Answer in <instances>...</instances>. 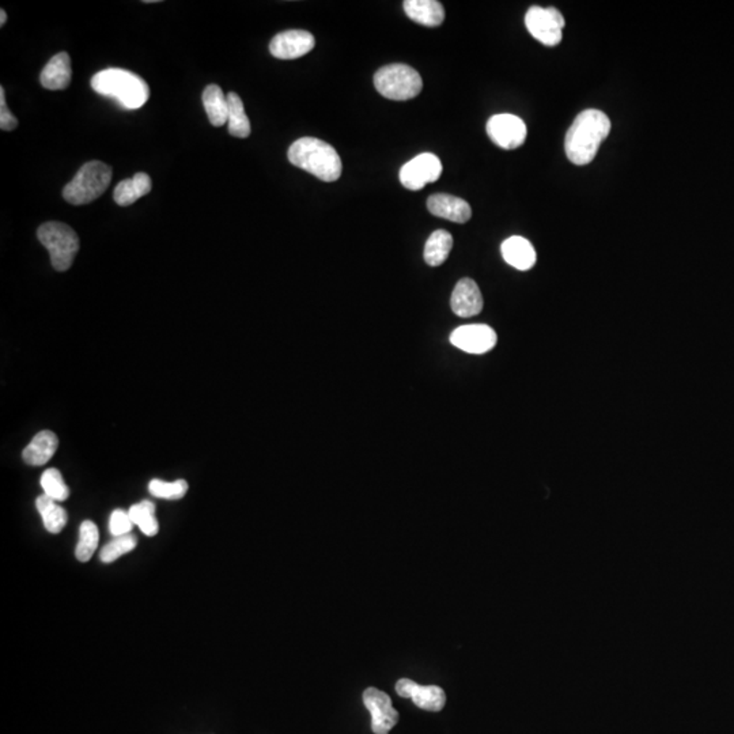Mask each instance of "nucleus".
<instances>
[{
  "mask_svg": "<svg viewBox=\"0 0 734 734\" xmlns=\"http://www.w3.org/2000/svg\"><path fill=\"white\" fill-rule=\"evenodd\" d=\"M611 132V120L598 109H586L572 121L567 131L564 150L574 165L590 163L598 155L601 144Z\"/></svg>",
  "mask_w": 734,
  "mask_h": 734,
  "instance_id": "1",
  "label": "nucleus"
},
{
  "mask_svg": "<svg viewBox=\"0 0 734 734\" xmlns=\"http://www.w3.org/2000/svg\"><path fill=\"white\" fill-rule=\"evenodd\" d=\"M287 155L293 165L321 181H336L342 174V160L336 150L316 137H301L290 146Z\"/></svg>",
  "mask_w": 734,
  "mask_h": 734,
  "instance_id": "2",
  "label": "nucleus"
},
{
  "mask_svg": "<svg viewBox=\"0 0 734 734\" xmlns=\"http://www.w3.org/2000/svg\"><path fill=\"white\" fill-rule=\"evenodd\" d=\"M92 87L101 96L115 99L127 109H139L150 99V87L144 79L123 68H107L92 78Z\"/></svg>",
  "mask_w": 734,
  "mask_h": 734,
  "instance_id": "3",
  "label": "nucleus"
},
{
  "mask_svg": "<svg viewBox=\"0 0 734 734\" xmlns=\"http://www.w3.org/2000/svg\"><path fill=\"white\" fill-rule=\"evenodd\" d=\"M112 181V168L100 161L84 163L63 189L66 202L73 205H89L105 194Z\"/></svg>",
  "mask_w": 734,
  "mask_h": 734,
  "instance_id": "4",
  "label": "nucleus"
},
{
  "mask_svg": "<svg viewBox=\"0 0 734 734\" xmlns=\"http://www.w3.org/2000/svg\"><path fill=\"white\" fill-rule=\"evenodd\" d=\"M374 86L385 99L408 101L421 94L424 81L415 68L406 65H389L377 71Z\"/></svg>",
  "mask_w": 734,
  "mask_h": 734,
  "instance_id": "5",
  "label": "nucleus"
},
{
  "mask_svg": "<svg viewBox=\"0 0 734 734\" xmlns=\"http://www.w3.org/2000/svg\"><path fill=\"white\" fill-rule=\"evenodd\" d=\"M39 242L48 249L52 266L65 272L73 266L79 250V237L74 229L62 222H47L37 231Z\"/></svg>",
  "mask_w": 734,
  "mask_h": 734,
  "instance_id": "6",
  "label": "nucleus"
},
{
  "mask_svg": "<svg viewBox=\"0 0 734 734\" xmlns=\"http://www.w3.org/2000/svg\"><path fill=\"white\" fill-rule=\"evenodd\" d=\"M525 25L538 42L546 47H556L562 41L566 21L555 7L532 6L525 15Z\"/></svg>",
  "mask_w": 734,
  "mask_h": 734,
  "instance_id": "7",
  "label": "nucleus"
},
{
  "mask_svg": "<svg viewBox=\"0 0 734 734\" xmlns=\"http://www.w3.org/2000/svg\"><path fill=\"white\" fill-rule=\"evenodd\" d=\"M442 174V163L437 155L424 153L412 158L401 168L400 182L409 191H419L427 184L437 181Z\"/></svg>",
  "mask_w": 734,
  "mask_h": 734,
  "instance_id": "8",
  "label": "nucleus"
},
{
  "mask_svg": "<svg viewBox=\"0 0 734 734\" xmlns=\"http://www.w3.org/2000/svg\"><path fill=\"white\" fill-rule=\"evenodd\" d=\"M487 134L496 146L504 150H514L525 144L528 131L524 120L519 116L501 113L488 120Z\"/></svg>",
  "mask_w": 734,
  "mask_h": 734,
  "instance_id": "9",
  "label": "nucleus"
},
{
  "mask_svg": "<svg viewBox=\"0 0 734 734\" xmlns=\"http://www.w3.org/2000/svg\"><path fill=\"white\" fill-rule=\"evenodd\" d=\"M363 703L371 714V729L374 734H389L400 720L398 712L393 709L392 699L384 691L374 686L363 693Z\"/></svg>",
  "mask_w": 734,
  "mask_h": 734,
  "instance_id": "10",
  "label": "nucleus"
},
{
  "mask_svg": "<svg viewBox=\"0 0 734 734\" xmlns=\"http://www.w3.org/2000/svg\"><path fill=\"white\" fill-rule=\"evenodd\" d=\"M498 342L495 331L491 327L476 324V326H464L454 329L450 335V343L454 347L464 353L480 354L493 350Z\"/></svg>",
  "mask_w": 734,
  "mask_h": 734,
  "instance_id": "11",
  "label": "nucleus"
},
{
  "mask_svg": "<svg viewBox=\"0 0 734 734\" xmlns=\"http://www.w3.org/2000/svg\"><path fill=\"white\" fill-rule=\"evenodd\" d=\"M316 45L314 36L306 31H287L276 34L269 44L272 57L281 60H294L305 57Z\"/></svg>",
  "mask_w": 734,
  "mask_h": 734,
  "instance_id": "12",
  "label": "nucleus"
},
{
  "mask_svg": "<svg viewBox=\"0 0 734 734\" xmlns=\"http://www.w3.org/2000/svg\"><path fill=\"white\" fill-rule=\"evenodd\" d=\"M396 693L401 698H411L419 709L427 712H441L445 707V691L438 686H419L409 678H401L396 683Z\"/></svg>",
  "mask_w": 734,
  "mask_h": 734,
  "instance_id": "13",
  "label": "nucleus"
},
{
  "mask_svg": "<svg viewBox=\"0 0 734 734\" xmlns=\"http://www.w3.org/2000/svg\"><path fill=\"white\" fill-rule=\"evenodd\" d=\"M483 295L476 282L469 278L461 279L454 287L450 306L454 314L459 317L477 316L483 310Z\"/></svg>",
  "mask_w": 734,
  "mask_h": 734,
  "instance_id": "14",
  "label": "nucleus"
},
{
  "mask_svg": "<svg viewBox=\"0 0 734 734\" xmlns=\"http://www.w3.org/2000/svg\"><path fill=\"white\" fill-rule=\"evenodd\" d=\"M427 208L433 215L456 223H466L471 219L472 208L460 197L446 194H435L427 200Z\"/></svg>",
  "mask_w": 734,
  "mask_h": 734,
  "instance_id": "15",
  "label": "nucleus"
},
{
  "mask_svg": "<svg viewBox=\"0 0 734 734\" xmlns=\"http://www.w3.org/2000/svg\"><path fill=\"white\" fill-rule=\"evenodd\" d=\"M59 446V438L49 430L39 432L22 453L23 461L29 466L41 467L51 460Z\"/></svg>",
  "mask_w": 734,
  "mask_h": 734,
  "instance_id": "16",
  "label": "nucleus"
},
{
  "mask_svg": "<svg viewBox=\"0 0 734 734\" xmlns=\"http://www.w3.org/2000/svg\"><path fill=\"white\" fill-rule=\"evenodd\" d=\"M404 12L409 20L427 28H437L445 21V9L437 0H406Z\"/></svg>",
  "mask_w": 734,
  "mask_h": 734,
  "instance_id": "17",
  "label": "nucleus"
},
{
  "mask_svg": "<svg viewBox=\"0 0 734 734\" xmlns=\"http://www.w3.org/2000/svg\"><path fill=\"white\" fill-rule=\"evenodd\" d=\"M71 78L73 71L70 57L67 52H60L47 63L39 75V82L45 89L65 90L71 83Z\"/></svg>",
  "mask_w": 734,
  "mask_h": 734,
  "instance_id": "18",
  "label": "nucleus"
},
{
  "mask_svg": "<svg viewBox=\"0 0 734 734\" xmlns=\"http://www.w3.org/2000/svg\"><path fill=\"white\" fill-rule=\"evenodd\" d=\"M502 256L509 266L520 271H528L536 264V250L524 237L514 236L502 244Z\"/></svg>",
  "mask_w": 734,
  "mask_h": 734,
  "instance_id": "19",
  "label": "nucleus"
},
{
  "mask_svg": "<svg viewBox=\"0 0 734 734\" xmlns=\"http://www.w3.org/2000/svg\"><path fill=\"white\" fill-rule=\"evenodd\" d=\"M152 179L147 173H136L132 179L118 182L113 192V199L121 207L134 205L136 200L146 197L152 191Z\"/></svg>",
  "mask_w": 734,
  "mask_h": 734,
  "instance_id": "20",
  "label": "nucleus"
},
{
  "mask_svg": "<svg viewBox=\"0 0 734 734\" xmlns=\"http://www.w3.org/2000/svg\"><path fill=\"white\" fill-rule=\"evenodd\" d=\"M36 506L39 513L41 514L45 529L49 533L62 532L68 521L67 511L60 506L59 502L54 501L48 495H39L36 499Z\"/></svg>",
  "mask_w": 734,
  "mask_h": 734,
  "instance_id": "21",
  "label": "nucleus"
},
{
  "mask_svg": "<svg viewBox=\"0 0 734 734\" xmlns=\"http://www.w3.org/2000/svg\"><path fill=\"white\" fill-rule=\"evenodd\" d=\"M203 105L207 112L208 120L214 127H222L227 124L229 118V102L221 87L210 84L203 92Z\"/></svg>",
  "mask_w": 734,
  "mask_h": 734,
  "instance_id": "22",
  "label": "nucleus"
},
{
  "mask_svg": "<svg viewBox=\"0 0 734 734\" xmlns=\"http://www.w3.org/2000/svg\"><path fill=\"white\" fill-rule=\"evenodd\" d=\"M453 249V237L449 232L437 231L424 245V261L430 267L442 266Z\"/></svg>",
  "mask_w": 734,
  "mask_h": 734,
  "instance_id": "23",
  "label": "nucleus"
},
{
  "mask_svg": "<svg viewBox=\"0 0 734 734\" xmlns=\"http://www.w3.org/2000/svg\"><path fill=\"white\" fill-rule=\"evenodd\" d=\"M227 102H229V118H227V127L232 136L245 137L250 135V121L248 118L247 112H245L242 100L240 99L239 94H227Z\"/></svg>",
  "mask_w": 734,
  "mask_h": 734,
  "instance_id": "24",
  "label": "nucleus"
},
{
  "mask_svg": "<svg viewBox=\"0 0 734 734\" xmlns=\"http://www.w3.org/2000/svg\"><path fill=\"white\" fill-rule=\"evenodd\" d=\"M132 522L139 527V529L146 536L157 535L160 530L157 517H155V506L153 502L142 501L141 503L134 504L128 511Z\"/></svg>",
  "mask_w": 734,
  "mask_h": 734,
  "instance_id": "25",
  "label": "nucleus"
},
{
  "mask_svg": "<svg viewBox=\"0 0 734 734\" xmlns=\"http://www.w3.org/2000/svg\"><path fill=\"white\" fill-rule=\"evenodd\" d=\"M100 533L99 528L93 521L86 520L82 522L79 529V541L75 549V556L79 562H89L96 553L99 546Z\"/></svg>",
  "mask_w": 734,
  "mask_h": 734,
  "instance_id": "26",
  "label": "nucleus"
},
{
  "mask_svg": "<svg viewBox=\"0 0 734 734\" xmlns=\"http://www.w3.org/2000/svg\"><path fill=\"white\" fill-rule=\"evenodd\" d=\"M41 487L45 495L57 502H63L70 496V488L66 485L60 471L57 468H49L42 474Z\"/></svg>",
  "mask_w": 734,
  "mask_h": 734,
  "instance_id": "27",
  "label": "nucleus"
},
{
  "mask_svg": "<svg viewBox=\"0 0 734 734\" xmlns=\"http://www.w3.org/2000/svg\"><path fill=\"white\" fill-rule=\"evenodd\" d=\"M136 546L137 538L131 533L120 536V537H115V540L110 541L102 548L100 558L104 564H112V562L118 561L120 556L131 553L132 549L136 548Z\"/></svg>",
  "mask_w": 734,
  "mask_h": 734,
  "instance_id": "28",
  "label": "nucleus"
},
{
  "mask_svg": "<svg viewBox=\"0 0 734 734\" xmlns=\"http://www.w3.org/2000/svg\"><path fill=\"white\" fill-rule=\"evenodd\" d=\"M149 491L153 496L162 499H181L188 491V483L186 480H176V482H163V480L154 479L150 482Z\"/></svg>",
  "mask_w": 734,
  "mask_h": 734,
  "instance_id": "29",
  "label": "nucleus"
},
{
  "mask_svg": "<svg viewBox=\"0 0 734 734\" xmlns=\"http://www.w3.org/2000/svg\"><path fill=\"white\" fill-rule=\"evenodd\" d=\"M134 525L128 511L118 509V511H113L112 516H110L109 529L115 537L129 535Z\"/></svg>",
  "mask_w": 734,
  "mask_h": 734,
  "instance_id": "30",
  "label": "nucleus"
},
{
  "mask_svg": "<svg viewBox=\"0 0 734 734\" xmlns=\"http://www.w3.org/2000/svg\"><path fill=\"white\" fill-rule=\"evenodd\" d=\"M18 120L10 112L9 107L6 104V93H4V87H0V128L4 131H13L17 128Z\"/></svg>",
  "mask_w": 734,
  "mask_h": 734,
  "instance_id": "31",
  "label": "nucleus"
},
{
  "mask_svg": "<svg viewBox=\"0 0 734 734\" xmlns=\"http://www.w3.org/2000/svg\"><path fill=\"white\" fill-rule=\"evenodd\" d=\"M7 22V14L4 9L0 10V26H4V23Z\"/></svg>",
  "mask_w": 734,
  "mask_h": 734,
  "instance_id": "32",
  "label": "nucleus"
}]
</instances>
